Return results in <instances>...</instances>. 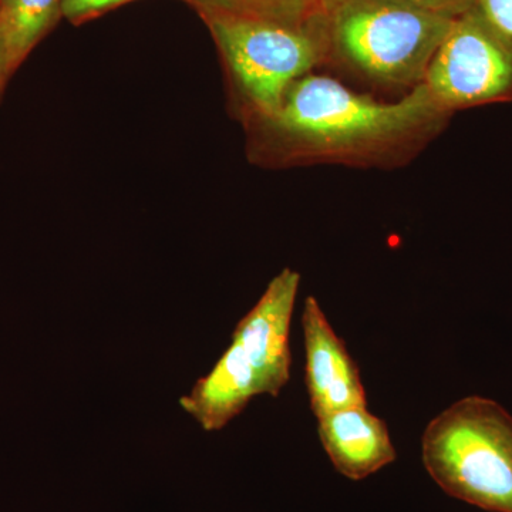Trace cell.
Returning <instances> with one entry per match:
<instances>
[{"label": "cell", "instance_id": "6da1fadb", "mask_svg": "<svg viewBox=\"0 0 512 512\" xmlns=\"http://www.w3.org/2000/svg\"><path fill=\"white\" fill-rule=\"evenodd\" d=\"M301 275L286 268L232 333L231 345L207 376L180 399L205 431H218L259 394L279 396L291 377V322Z\"/></svg>", "mask_w": 512, "mask_h": 512}, {"label": "cell", "instance_id": "7a4b0ae2", "mask_svg": "<svg viewBox=\"0 0 512 512\" xmlns=\"http://www.w3.org/2000/svg\"><path fill=\"white\" fill-rule=\"evenodd\" d=\"M444 113L423 83L399 103H379L323 76L301 77L289 87L272 123L316 154L365 153L412 136Z\"/></svg>", "mask_w": 512, "mask_h": 512}, {"label": "cell", "instance_id": "3957f363", "mask_svg": "<svg viewBox=\"0 0 512 512\" xmlns=\"http://www.w3.org/2000/svg\"><path fill=\"white\" fill-rule=\"evenodd\" d=\"M421 461L456 500L488 512H512V414L481 396L457 400L427 424Z\"/></svg>", "mask_w": 512, "mask_h": 512}, {"label": "cell", "instance_id": "277c9868", "mask_svg": "<svg viewBox=\"0 0 512 512\" xmlns=\"http://www.w3.org/2000/svg\"><path fill=\"white\" fill-rule=\"evenodd\" d=\"M457 16L394 0H328L326 30L343 59L379 82L423 83Z\"/></svg>", "mask_w": 512, "mask_h": 512}, {"label": "cell", "instance_id": "5b68a950", "mask_svg": "<svg viewBox=\"0 0 512 512\" xmlns=\"http://www.w3.org/2000/svg\"><path fill=\"white\" fill-rule=\"evenodd\" d=\"M212 33L252 104L274 119L289 87L319 62L323 45L311 25L207 15Z\"/></svg>", "mask_w": 512, "mask_h": 512}, {"label": "cell", "instance_id": "8992f818", "mask_svg": "<svg viewBox=\"0 0 512 512\" xmlns=\"http://www.w3.org/2000/svg\"><path fill=\"white\" fill-rule=\"evenodd\" d=\"M424 86L444 111L512 99V45L476 8L454 19Z\"/></svg>", "mask_w": 512, "mask_h": 512}, {"label": "cell", "instance_id": "52a82bcc", "mask_svg": "<svg viewBox=\"0 0 512 512\" xmlns=\"http://www.w3.org/2000/svg\"><path fill=\"white\" fill-rule=\"evenodd\" d=\"M302 330L306 390L316 419L336 410L367 406L359 366L313 296L303 306Z\"/></svg>", "mask_w": 512, "mask_h": 512}, {"label": "cell", "instance_id": "ba28073f", "mask_svg": "<svg viewBox=\"0 0 512 512\" xmlns=\"http://www.w3.org/2000/svg\"><path fill=\"white\" fill-rule=\"evenodd\" d=\"M318 436L335 470L352 481L373 476L397 458L386 421L367 406L318 417Z\"/></svg>", "mask_w": 512, "mask_h": 512}, {"label": "cell", "instance_id": "9c48e42d", "mask_svg": "<svg viewBox=\"0 0 512 512\" xmlns=\"http://www.w3.org/2000/svg\"><path fill=\"white\" fill-rule=\"evenodd\" d=\"M62 0H0V33L12 72L52 25Z\"/></svg>", "mask_w": 512, "mask_h": 512}, {"label": "cell", "instance_id": "30bf717a", "mask_svg": "<svg viewBox=\"0 0 512 512\" xmlns=\"http://www.w3.org/2000/svg\"><path fill=\"white\" fill-rule=\"evenodd\" d=\"M207 15L241 16L286 25H311L323 19L328 0H192Z\"/></svg>", "mask_w": 512, "mask_h": 512}, {"label": "cell", "instance_id": "8fae6325", "mask_svg": "<svg viewBox=\"0 0 512 512\" xmlns=\"http://www.w3.org/2000/svg\"><path fill=\"white\" fill-rule=\"evenodd\" d=\"M474 8L512 45V0H474Z\"/></svg>", "mask_w": 512, "mask_h": 512}, {"label": "cell", "instance_id": "7c38bea8", "mask_svg": "<svg viewBox=\"0 0 512 512\" xmlns=\"http://www.w3.org/2000/svg\"><path fill=\"white\" fill-rule=\"evenodd\" d=\"M126 2L130 0H62L60 12L64 18L82 20Z\"/></svg>", "mask_w": 512, "mask_h": 512}, {"label": "cell", "instance_id": "4fadbf2b", "mask_svg": "<svg viewBox=\"0 0 512 512\" xmlns=\"http://www.w3.org/2000/svg\"><path fill=\"white\" fill-rule=\"evenodd\" d=\"M394 2L407 3V5L450 16L461 15L474 6V0H394Z\"/></svg>", "mask_w": 512, "mask_h": 512}, {"label": "cell", "instance_id": "5bb4252c", "mask_svg": "<svg viewBox=\"0 0 512 512\" xmlns=\"http://www.w3.org/2000/svg\"><path fill=\"white\" fill-rule=\"evenodd\" d=\"M12 69H10L8 50H6L5 40H3L2 33H0V90L3 89L5 83L8 82L12 76Z\"/></svg>", "mask_w": 512, "mask_h": 512}]
</instances>
